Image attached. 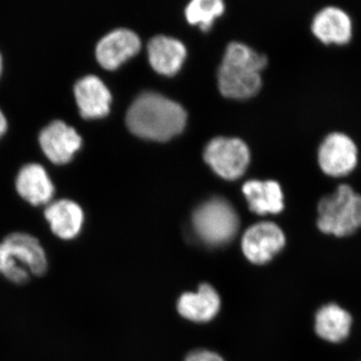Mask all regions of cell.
Wrapping results in <instances>:
<instances>
[{
  "label": "cell",
  "instance_id": "18",
  "mask_svg": "<svg viewBox=\"0 0 361 361\" xmlns=\"http://www.w3.org/2000/svg\"><path fill=\"white\" fill-rule=\"evenodd\" d=\"M251 211L266 215L279 214L284 209V194L276 180H247L242 188Z\"/></svg>",
  "mask_w": 361,
  "mask_h": 361
},
{
  "label": "cell",
  "instance_id": "9",
  "mask_svg": "<svg viewBox=\"0 0 361 361\" xmlns=\"http://www.w3.org/2000/svg\"><path fill=\"white\" fill-rule=\"evenodd\" d=\"M39 141L47 158L56 164L66 163L82 147L77 130L65 121L54 120L40 130Z\"/></svg>",
  "mask_w": 361,
  "mask_h": 361
},
{
  "label": "cell",
  "instance_id": "3",
  "mask_svg": "<svg viewBox=\"0 0 361 361\" xmlns=\"http://www.w3.org/2000/svg\"><path fill=\"white\" fill-rule=\"evenodd\" d=\"M316 225L323 234L337 238L355 234L361 229V194L350 185H339L318 202Z\"/></svg>",
  "mask_w": 361,
  "mask_h": 361
},
{
  "label": "cell",
  "instance_id": "23",
  "mask_svg": "<svg viewBox=\"0 0 361 361\" xmlns=\"http://www.w3.org/2000/svg\"><path fill=\"white\" fill-rule=\"evenodd\" d=\"M2 71V56L1 54H0V73H1Z\"/></svg>",
  "mask_w": 361,
  "mask_h": 361
},
{
  "label": "cell",
  "instance_id": "8",
  "mask_svg": "<svg viewBox=\"0 0 361 361\" xmlns=\"http://www.w3.org/2000/svg\"><path fill=\"white\" fill-rule=\"evenodd\" d=\"M311 32L324 45L343 47L353 40L355 25L345 9L336 6H324L313 16Z\"/></svg>",
  "mask_w": 361,
  "mask_h": 361
},
{
  "label": "cell",
  "instance_id": "16",
  "mask_svg": "<svg viewBox=\"0 0 361 361\" xmlns=\"http://www.w3.org/2000/svg\"><path fill=\"white\" fill-rule=\"evenodd\" d=\"M353 316L337 303H327L316 312L314 329L322 341L329 343H341L350 336Z\"/></svg>",
  "mask_w": 361,
  "mask_h": 361
},
{
  "label": "cell",
  "instance_id": "20",
  "mask_svg": "<svg viewBox=\"0 0 361 361\" xmlns=\"http://www.w3.org/2000/svg\"><path fill=\"white\" fill-rule=\"evenodd\" d=\"M0 274L16 285L30 281V271L16 260L4 243H0Z\"/></svg>",
  "mask_w": 361,
  "mask_h": 361
},
{
  "label": "cell",
  "instance_id": "5",
  "mask_svg": "<svg viewBox=\"0 0 361 361\" xmlns=\"http://www.w3.org/2000/svg\"><path fill=\"white\" fill-rule=\"evenodd\" d=\"M360 163V149L350 135L331 132L322 140L317 149V164L325 176L334 179L353 174Z\"/></svg>",
  "mask_w": 361,
  "mask_h": 361
},
{
  "label": "cell",
  "instance_id": "12",
  "mask_svg": "<svg viewBox=\"0 0 361 361\" xmlns=\"http://www.w3.org/2000/svg\"><path fill=\"white\" fill-rule=\"evenodd\" d=\"M73 92L80 115L84 118H103L110 111V90L97 75H87L80 78L75 84Z\"/></svg>",
  "mask_w": 361,
  "mask_h": 361
},
{
  "label": "cell",
  "instance_id": "21",
  "mask_svg": "<svg viewBox=\"0 0 361 361\" xmlns=\"http://www.w3.org/2000/svg\"><path fill=\"white\" fill-rule=\"evenodd\" d=\"M185 361H224V360L213 351L200 349L190 353Z\"/></svg>",
  "mask_w": 361,
  "mask_h": 361
},
{
  "label": "cell",
  "instance_id": "7",
  "mask_svg": "<svg viewBox=\"0 0 361 361\" xmlns=\"http://www.w3.org/2000/svg\"><path fill=\"white\" fill-rule=\"evenodd\" d=\"M286 244L281 228L273 222H260L249 228L242 239V250L251 263L263 265L277 256Z\"/></svg>",
  "mask_w": 361,
  "mask_h": 361
},
{
  "label": "cell",
  "instance_id": "17",
  "mask_svg": "<svg viewBox=\"0 0 361 361\" xmlns=\"http://www.w3.org/2000/svg\"><path fill=\"white\" fill-rule=\"evenodd\" d=\"M148 56L152 68L161 75H173L179 71L187 56L180 40L167 35H156L149 39Z\"/></svg>",
  "mask_w": 361,
  "mask_h": 361
},
{
  "label": "cell",
  "instance_id": "4",
  "mask_svg": "<svg viewBox=\"0 0 361 361\" xmlns=\"http://www.w3.org/2000/svg\"><path fill=\"white\" fill-rule=\"evenodd\" d=\"M193 228L199 238L209 245H223L238 232L239 217L229 202L214 197L195 210Z\"/></svg>",
  "mask_w": 361,
  "mask_h": 361
},
{
  "label": "cell",
  "instance_id": "1",
  "mask_svg": "<svg viewBox=\"0 0 361 361\" xmlns=\"http://www.w3.org/2000/svg\"><path fill=\"white\" fill-rule=\"evenodd\" d=\"M128 128L142 139L167 141L184 130L187 113L180 104L156 92H144L128 110Z\"/></svg>",
  "mask_w": 361,
  "mask_h": 361
},
{
  "label": "cell",
  "instance_id": "6",
  "mask_svg": "<svg viewBox=\"0 0 361 361\" xmlns=\"http://www.w3.org/2000/svg\"><path fill=\"white\" fill-rule=\"evenodd\" d=\"M206 163L221 177L238 179L250 163V151L238 137H214L204 149Z\"/></svg>",
  "mask_w": 361,
  "mask_h": 361
},
{
  "label": "cell",
  "instance_id": "11",
  "mask_svg": "<svg viewBox=\"0 0 361 361\" xmlns=\"http://www.w3.org/2000/svg\"><path fill=\"white\" fill-rule=\"evenodd\" d=\"M44 217L51 232L63 241L77 238L85 222L84 210L80 204L65 198L47 204Z\"/></svg>",
  "mask_w": 361,
  "mask_h": 361
},
{
  "label": "cell",
  "instance_id": "13",
  "mask_svg": "<svg viewBox=\"0 0 361 361\" xmlns=\"http://www.w3.org/2000/svg\"><path fill=\"white\" fill-rule=\"evenodd\" d=\"M11 255L33 276H44L49 269L47 252L39 239L25 232H13L2 240Z\"/></svg>",
  "mask_w": 361,
  "mask_h": 361
},
{
  "label": "cell",
  "instance_id": "19",
  "mask_svg": "<svg viewBox=\"0 0 361 361\" xmlns=\"http://www.w3.org/2000/svg\"><path fill=\"white\" fill-rule=\"evenodd\" d=\"M224 2L221 0H193L186 7V18L192 25H199L208 30L216 18L224 13Z\"/></svg>",
  "mask_w": 361,
  "mask_h": 361
},
{
  "label": "cell",
  "instance_id": "10",
  "mask_svg": "<svg viewBox=\"0 0 361 361\" xmlns=\"http://www.w3.org/2000/svg\"><path fill=\"white\" fill-rule=\"evenodd\" d=\"M141 39L128 28H116L99 39L96 56L99 65L106 70H116L123 61L141 49Z\"/></svg>",
  "mask_w": 361,
  "mask_h": 361
},
{
  "label": "cell",
  "instance_id": "15",
  "mask_svg": "<svg viewBox=\"0 0 361 361\" xmlns=\"http://www.w3.org/2000/svg\"><path fill=\"white\" fill-rule=\"evenodd\" d=\"M221 307L218 292L210 284H202L197 292H187L178 301V312L193 322H209L217 316Z\"/></svg>",
  "mask_w": 361,
  "mask_h": 361
},
{
  "label": "cell",
  "instance_id": "2",
  "mask_svg": "<svg viewBox=\"0 0 361 361\" xmlns=\"http://www.w3.org/2000/svg\"><path fill=\"white\" fill-rule=\"evenodd\" d=\"M267 65V58L248 45L233 42L226 47L218 70V85L223 96L247 99L257 94L262 85L260 71Z\"/></svg>",
  "mask_w": 361,
  "mask_h": 361
},
{
  "label": "cell",
  "instance_id": "22",
  "mask_svg": "<svg viewBox=\"0 0 361 361\" xmlns=\"http://www.w3.org/2000/svg\"><path fill=\"white\" fill-rule=\"evenodd\" d=\"M7 130V120L4 111L0 109V137L6 133Z\"/></svg>",
  "mask_w": 361,
  "mask_h": 361
},
{
  "label": "cell",
  "instance_id": "14",
  "mask_svg": "<svg viewBox=\"0 0 361 361\" xmlns=\"http://www.w3.org/2000/svg\"><path fill=\"white\" fill-rule=\"evenodd\" d=\"M18 194L35 206L49 204L56 192L47 169L39 163H28L20 168L16 176Z\"/></svg>",
  "mask_w": 361,
  "mask_h": 361
}]
</instances>
